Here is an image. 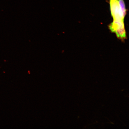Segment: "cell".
I'll use <instances>...</instances> for the list:
<instances>
[{
    "mask_svg": "<svg viewBox=\"0 0 129 129\" xmlns=\"http://www.w3.org/2000/svg\"><path fill=\"white\" fill-rule=\"evenodd\" d=\"M109 28L112 32H115L118 28L120 27H124V21L114 20L109 25Z\"/></svg>",
    "mask_w": 129,
    "mask_h": 129,
    "instance_id": "cell-1",
    "label": "cell"
},
{
    "mask_svg": "<svg viewBox=\"0 0 129 129\" xmlns=\"http://www.w3.org/2000/svg\"><path fill=\"white\" fill-rule=\"evenodd\" d=\"M115 33L118 38L121 39H124L126 38V34L124 27H120L116 30Z\"/></svg>",
    "mask_w": 129,
    "mask_h": 129,
    "instance_id": "cell-2",
    "label": "cell"
},
{
    "mask_svg": "<svg viewBox=\"0 0 129 129\" xmlns=\"http://www.w3.org/2000/svg\"><path fill=\"white\" fill-rule=\"evenodd\" d=\"M119 6L124 18L126 14V9L125 4L124 0H118Z\"/></svg>",
    "mask_w": 129,
    "mask_h": 129,
    "instance_id": "cell-3",
    "label": "cell"
}]
</instances>
